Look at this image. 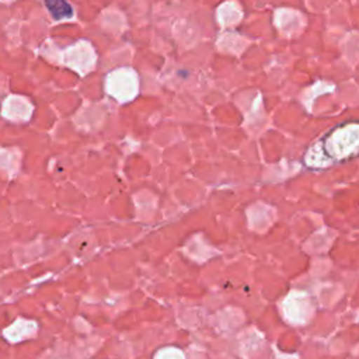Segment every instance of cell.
Instances as JSON below:
<instances>
[{"label": "cell", "mask_w": 359, "mask_h": 359, "mask_svg": "<svg viewBox=\"0 0 359 359\" xmlns=\"http://www.w3.org/2000/svg\"><path fill=\"white\" fill-rule=\"evenodd\" d=\"M45 6L55 20H67L73 15V8L67 0H45Z\"/></svg>", "instance_id": "cell-2"}, {"label": "cell", "mask_w": 359, "mask_h": 359, "mask_svg": "<svg viewBox=\"0 0 359 359\" xmlns=\"http://www.w3.org/2000/svg\"><path fill=\"white\" fill-rule=\"evenodd\" d=\"M0 1H7V3H10V1H13V0H0Z\"/></svg>", "instance_id": "cell-3"}, {"label": "cell", "mask_w": 359, "mask_h": 359, "mask_svg": "<svg viewBox=\"0 0 359 359\" xmlns=\"http://www.w3.org/2000/svg\"><path fill=\"white\" fill-rule=\"evenodd\" d=\"M1 114L8 121H27L31 115V105L20 95H8L3 102Z\"/></svg>", "instance_id": "cell-1"}]
</instances>
